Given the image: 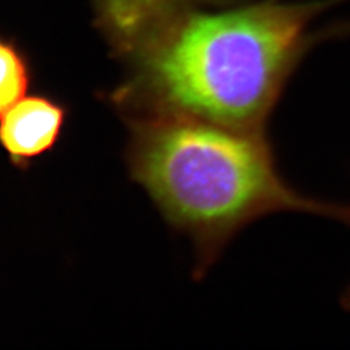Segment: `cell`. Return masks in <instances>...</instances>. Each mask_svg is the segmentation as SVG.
Listing matches in <instances>:
<instances>
[{"instance_id": "cell-6", "label": "cell", "mask_w": 350, "mask_h": 350, "mask_svg": "<svg viewBox=\"0 0 350 350\" xmlns=\"http://www.w3.org/2000/svg\"><path fill=\"white\" fill-rule=\"evenodd\" d=\"M341 304L345 309H350V287L345 291V293L342 295V299H341Z\"/></svg>"}, {"instance_id": "cell-2", "label": "cell", "mask_w": 350, "mask_h": 350, "mask_svg": "<svg viewBox=\"0 0 350 350\" xmlns=\"http://www.w3.org/2000/svg\"><path fill=\"white\" fill-rule=\"evenodd\" d=\"M129 166L165 218L195 239L205 266L240 230L274 213L314 214L350 227L349 205L288 183L266 134L152 116L134 126Z\"/></svg>"}, {"instance_id": "cell-1", "label": "cell", "mask_w": 350, "mask_h": 350, "mask_svg": "<svg viewBox=\"0 0 350 350\" xmlns=\"http://www.w3.org/2000/svg\"><path fill=\"white\" fill-rule=\"evenodd\" d=\"M347 0H260L187 17L152 51L142 88L153 116L185 117L266 134L306 55L350 23L318 26Z\"/></svg>"}, {"instance_id": "cell-3", "label": "cell", "mask_w": 350, "mask_h": 350, "mask_svg": "<svg viewBox=\"0 0 350 350\" xmlns=\"http://www.w3.org/2000/svg\"><path fill=\"white\" fill-rule=\"evenodd\" d=\"M69 109L46 95L17 101L0 117V147L17 169L26 170L62 139Z\"/></svg>"}, {"instance_id": "cell-4", "label": "cell", "mask_w": 350, "mask_h": 350, "mask_svg": "<svg viewBox=\"0 0 350 350\" xmlns=\"http://www.w3.org/2000/svg\"><path fill=\"white\" fill-rule=\"evenodd\" d=\"M30 68L24 55L11 42L0 38V117L25 96Z\"/></svg>"}, {"instance_id": "cell-5", "label": "cell", "mask_w": 350, "mask_h": 350, "mask_svg": "<svg viewBox=\"0 0 350 350\" xmlns=\"http://www.w3.org/2000/svg\"><path fill=\"white\" fill-rule=\"evenodd\" d=\"M166 1L170 0H108L114 20L127 34H133V27L142 24L146 17L157 11Z\"/></svg>"}]
</instances>
